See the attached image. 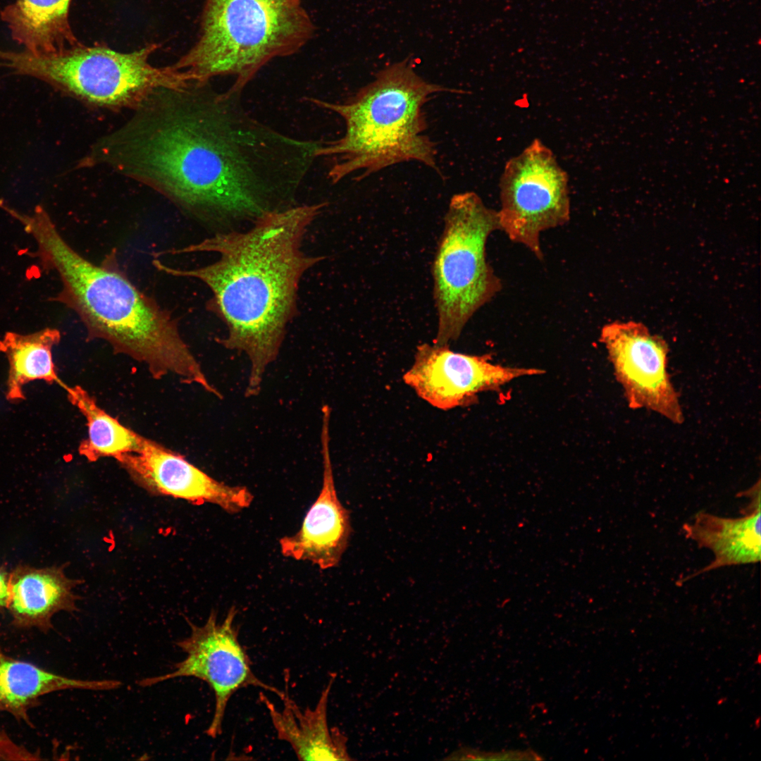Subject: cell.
I'll return each mask as SVG.
<instances>
[{
    "mask_svg": "<svg viewBox=\"0 0 761 761\" xmlns=\"http://www.w3.org/2000/svg\"><path fill=\"white\" fill-rule=\"evenodd\" d=\"M542 759L539 755L531 750L486 753L468 748L454 751L446 758V760H534Z\"/></svg>",
    "mask_w": 761,
    "mask_h": 761,
    "instance_id": "obj_21",
    "label": "cell"
},
{
    "mask_svg": "<svg viewBox=\"0 0 761 761\" xmlns=\"http://www.w3.org/2000/svg\"><path fill=\"white\" fill-rule=\"evenodd\" d=\"M72 0H15L0 12L12 39L31 54L58 52L80 43L69 20Z\"/></svg>",
    "mask_w": 761,
    "mask_h": 761,
    "instance_id": "obj_18",
    "label": "cell"
},
{
    "mask_svg": "<svg viewBox=\"0 0 761 761\" xmlns=\"http://www.w3.org/2000/svg\"><path fill=\"white\" fill-rule=\"evenodd\" d=\"M11 216L35 241L36 249L29 254L61 280V290L50 301L74 311L89 339L104 340L116 352L144 364L153 378L171 375L216 392L181 337L176 320L132 283L114 254L100 264L89 261L64 240L40 205L30 214L15 210Z\"/></svg>",
    "mask_w": 761,
    "mask_h": 761,
    "instance_id": "obj_3",
    "label": "cell"
},
{
    "mask_svg": "<svg viewBox=\"0 0 761 761\" xmlns=\"http://www.w3.org/2000/svg\"><path fill=\"white\" fill-rule=\"evenodd\" d=\"M69 401L85 417L88 428L87 438L78 448L80 455L89 462L101 457L118 456L138 450L144 437L125 427L119 421L103 410L94 397L78 385H61Z\"/></svg>",
    "mask_w": 761,
    "mask_h": 761,
    "instance_id": "obj_20",
    "label": "cell"
},
{
    "mask_svg": "<svg viewBox=\"0 0 761 761\" xmlns=\"http://www.w3.org/2000/svg\"><path fill=\"white\" fill-rule=\"evenodd\" d=\"M61 340L59 330L46 328L30 334L7 332L0 340V352L9 364L6 398L24 399L23 388L27 383L42 380L48 383L61 382L56 373L52 349Z\"/></svg>",
    "mask_w": 761,
    "mask_h": 761,
    "instance_id": "obj_19",
    "label": "cell"
},
{
    "mask_svg": "<svg viewBox=\"0 0 761 761\" xmlns=\"http://www.w3.org/2000/svg\"><path fill=\"white\" fill-rule=\"evenodd\" d=\"M236 614V609L232 607L221 622L215 612H211L201 626L190 622L189 636L176 643L186 657L175 664L171 672L144 678L137 682L142 687L179 677H194L206 682L215 698L213 717L206 730V734L213 738L221 734L228 701L240 689L259 687L273 692L280 699L285 693L265 683L254 673L235 625Z\"/></svg>",
    "mask_w": 761,
    "mask_h": 761,
    "instance_id": "obj_9",
    "label": "cell"
},
{
    "mask_svg": "<svg viewBox=\"0 0 761 761\" xmlns=\"http://www.w3.org/2000/svg\"><path fill=\"white\" fill-rule=\"evenodd\" d=\"M335 676L322 691L314 708L301 709L287 691L281 698L283 707L278 710L268 698L260 699L266 707L278 738L290 744L300 760H349L347 738L338 728H330L327 709L328 697Z\"/></svg>",
    "mask_w": 761,
    "mask_h": 761,
    "instance_id": "obj_16",
    "label": "cell"
},
{
    "mask_svg": "<svg viewBox=\"0 0 761 761\" xmlns=\"http://www.w3.org/2000/svg\"><path fill=\"white\" fill-rule=\"evenodd\" d=\"M600 340L629 408L657 413L674 424L684 415L667 371L669 347L643 323L614 321L605 325Z\"/></svg>",
    "mask_w": 761,
    "mask_h": 761,
    "instance_id": "obj_10",
    "label": "cell"
},
{
    "mask_svg": "<svg viewBox=\"0 0 761 761\" xmlns=\"http://www.w3.org/2000/svg\"><path fill=\"white\" fill-rule=\"evenodd\" d=\"M79 582L68 578L62 567L18 566L9 575L7 609L18 629L49 631L53 617L76 610L73 588Z\"/></svg>",
    "mask_w": 761,
    "mask_h": 761,
    "instance_id": "obj_15",
    "label": "cell"
},
{
    "mask_svg": "<svg viewBox=\"0 0 761 761\" xmlns=\"http://www.w3.org/2000/svg\"><path fill=\"white\" fill-rule=\"evenodd\" d=\"M330 408L326 404L322 408L323 481L319 494L299 530L279 540L283 556L311 562L323 570L338 565L352 531L349 511L340 502L335 488L330 454Z\"/></svg>",
    "mask_w": 761,
    "mask_h": 761,
    "instance_id": "obj_13",
    "label": "cell"
},
{
    "mask_svg": "<svg viewBox=\"0 0 761 761\" xmlns=\"http://www.w3.org/2000/svg\"><path fill=\"white\" fill-rule=\"evenodd\" d=\"M325 203L268 211L246 231L221 233L173 254L214 252L219 258L192 269L152 261L157 270L199 280L211 290L207 309L225 325L218 342L244 352L250 361L247 397L257 395L267 367L278 357L286 328L297 311L303 274L322 259L301 249L303 237Z\"/></svg>",
    "mask_w": 761,
    "mask_h": 761,
    "instance_id": "obj_2",
    "label": "cell"
},
{
    "mask_svg": "<svg viewBox=\"0 0 761 761\" xmlns=\"http://www.w3.org/2000/svg\"><path fill=\"white\" fill-rule=\"evenodd\" d=\"M458 92L427 82L414 70L409 58L376 75L344 103L309 98L335 112L345 124L343 136L323 142L318 157L331 158L328 177L333 183L359 173V179L391 166L418 161L440 174L436 147L426 135L425 104L436 94Z\"/></svg>",
    "mask_w": 761,
    "mask_h": 761,
    "instance_id": "obj_4",
    "label": "cell"
},
{
    "mask_svg": "<svg viewBox=\"0 0 761 761\" xmlns=\"http://www.w3.org/2000/svg\"><path fill=\"white\" fill-rule=\"evenodd\" d=\"M500 197L499 230L541 259V233L570 218L567 174L541 141L535 140L507 162Z\"/></svg>",
    "mask_w": 761,
    "mask_h": 761,
    "instance_id": "obj_8",
    "label": "cell"
},
{
    "mask_svg": "<svg viewBox=\"0 0 761 761\" xmlns=\"http://www.w3.org/2000/svg\"><path fill=\"white\" fill-rule=\"evenodd\" d=\"M750 502L743 516L726 518L707 512H698L691 523L683 526L687 538L714 555L712 562L680 581L684 582L707 571L720 567L755 564L760 560V481L742 492Z\"/></svg>",
    "mask_w": 761,
    "mask_h": 761,
    "instance_id": "obj_14",
    "label": "cell"
},
{
    "mask_svg": "<svg viewBox=\"0 0 761 761\" xmlns=\"http://www.w3.org/2000/svg\"><path fill=\"white\" fill-rule=\"evenodd\" d=\"M242 92L209 82L156 90L98 140L97 162L198 216L255 219L289 206L322 142L256 120Z\"/></svg>",
    "mask_w": 761,
    "mask_h": 761,
    "instance_id": "obj_1",
    "label": "cell"
},
{
    "mask_svg": "<svg viewBox=\"0 0 761 761\" xmlns=\"http://www.w3.org/2000/svg\"><path fill=\"white\" fill-rule=\"evenodd\" d=\"M115 459L138 485L154 494L198 505L212 503L230 514L249 507L254 499L246 487L220 482L183 456L146 438L138 450Z\"/></svg>",
    "mask_w": 761,
    "mask_h": 761,
    "instance_id": "obj_12",
    "label": "cell"
},
{
    "mask_svg": "<svg viewBox=\"0 0 761 761\" xmlns=\"http://www.w3.org/2000/svg\"><path fill=\"white\" fill-rule=\"evenodd\" d=\"M42 760L38 753H33L15 743L6 733L0 731V760Z\"/></svg>",
    "mask_w": 761,
    "mask_h": 761,
    "instance_id": "obj_22",
    "label": "cell"
},
{
    "mask_svg": "<svg viewBox=\"0 0 761 761\" xmlns=\"http://www.w3.org/2000/svg\"><path fill=\"white\" fill-rule=\"evenodd\" d=\"M117 680H83L62 676L7 655L0 647V711L33 726L29 712L49 693L70 689L109 691Z\"/></svg>",
    "mask_w": 761,
    "mask_h": 761,
    "instance_id": "obj_17",
    "label": "cell"
},
{
    "mask_svg": "<svg viewBox=\"0 0 761 761\" xmlns=\"http://www.w3.org/2000/svg\"><path fill=\"white\" fill-rule=\"evenodd\" d=\"M315 25L300 0H206L196 43L173 66L195 82L235 78L242 92L274 58L298 52Z\"/></svg>",
    "mask_w": 761,
    "mask_h": 761,
    "instance_id": "obj_5",
    "label": "cell"
},
{
    "mask_svg": "<svg viewBox=\"0 0 761 761\" xmlns=\"http://www.w3.org/2000/svg\"><path fill=\"white\" fill-rule=\"evenodd\" d=\"M543 372L497 364L488 354L456 352L448 345L423 343L417 346L414 361L402 378L422 400L447 411L473 404L479 393Z\"/></svg>",
    "mask_w": 761,
    "mask_h": 761,
    "instance_id": "obj_11",
    "label": "cell"
},
{
    "mask_svg": "<svg viewBox=\"0 0 761 761\" xmlns=\"http://www.w3.org/2000/svg\"><path fill=\"white\" fill-rule=\"evenodd\" d=\"M433 260V298L438 330L433 341L448 345L502 288L486 259L489 235L499 230L497 211L474 192L453 195Z\"/></svg>",
    "mask_w": 761,
    "mask_h": 761,
    "instance_id": "obj_7",
    "label": "cell"
},
{
    "mask_svg": "<svg viewBox=\"0 0 761 761\" xmlns=\"http://www.w3.org/2000/svg\"><path fill=\"white\" fill-rule=\"evenodd\" d=\"M9 574L0 567V610L7 609L9 599Z\"/></svg>",
    "mask_w": 761,
    "mask_h": 761,
    "instance_id": "obj_23",
    "label": "cell"
},
{
    "mask_svg": "<svg viewBox=\"0 0 761 761\" xmlns=\"http://www.w3.org/2000/svg\"><path fill=\"white\" fill-rule=\"evenodd\" d=\"M159 46L150 44L130 53L101 44L81 43L39 54L0 49V67L42 80L89 104L135 109L157 89H180L194 82L189 74L173 65L156 67L150 63V56Z\"/></svg>",
    "mask_w": 761,
    "mask_h": 761,
    "instance_id": "obj_6",
    "label": "cell"
}]
</instances>
